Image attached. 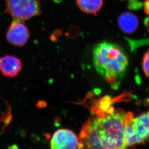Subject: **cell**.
Masks as SVG:
<instances>
[{
  "instance_id": "cell-15",
  "label": "cell",
  "mask_w": 149,
  "mask_h": 149,
  "mask_svg": "<svg viewBox=\"0 0 149 149\" xmlns=\"http://www.w3.org/2000/svg\"><path fill=\"white\" fill-rule=\"evenodd\" d=\"M122 1H125V0H122Z\"/></svg>"
},
{
  "instance_id": "cell-13",
  "label": "cell",
  "mask_w": 149,
  "mask_h": 149,
  "mask_svg": "<svg viewBox=\"0 0 149 149\" xmlns=\"http://www.w3.org/2000/svg\"><path fill=\"white\" fill-rule=\"evenodd\" d=\"M144 24H145V27L149 30V17H147L145 18L144 20Z\"/></svg>"
},
{
  "instance_id": "cell-8",
  "label": "cell",
  "mask_w": 149,
  "mask_h": 149,
  "mask_svg": "<svg viewBox=\"0 0 149 149\" xmlns=\"http://www.w3.org/2000/svg\"><path fill=\"white\" fill-rule=\"evenodd\" d=\"M118 22L120 28L123 32L127 34H131L138 28L139 20L136 15L128 12H125L119 15Z\"/></svg>"
},
{
  "instance_id": "cell-14",
  "label": "cell",
  "mask_w": 149,
  "mask_h": 149,
  "mask_svg": "<svg viewBox=\"0 0 149 149\" xmlns=\"http://www.w3.org/2000/svg\"><path fill=\"white\" fill-rule=\"evenodd\" d=\"M8 149H19L18 148V147L17 146V145H13L9 147Z\"/></svg>"
},
{
  "instance_id": "cell-7",
  "label": "cell",
  "mask_w": 149,
  "mask_h": 149,
  "mask_svg": "<svg viewBox=\"0 0 149 149\" xmlns=\"http://www.w3.org/2000/svg\"><path fill=\"white\" fill-rule=\"evenodd\" d=\"M20 59L14 55H6L0 58V72L8 78L17 77L22 68Z\"/></svg>"
},
{
  "instance_id": "cell-12",
  "label": "cell",
  "mask_w": 149,
  "mask_h": 149,
  "mask_svg": "<svg viewBox=\"0 0 149 149\" xmlns=\"http://www.w3.org/2000/svg\"><path fill=\"white\" fill-rule=\"evenodd\" d=\"M144 11L147 15H149V0H145L143 3Z\"/></svg>"
},
{
  "instance_id": "cell-5",
  "label": "cell",
  "mask_w": 149,
  "mask_h": 149,
  "mask_svg": "<svg viewBox=\"0 0 149 149\" xmlns=\"http://www.w3.org/2000/svg\"><path fill=\"white\" fill-rule=\"evenodd\" d=\"M30 36L29 29L22 21L14 20L9 26L6 37L9 44L21 47L27 43Z\"/></svg>"
},
{
  "instance_id": "cell-1",
  "label": "cell",
  "mask_w": 149,
  "mask_h": 149,
  "mask_svg": "<svg viewBox=\"0 0 149 149\" xmlns=\"http://www.w3.org/2000/svg\"><path fill=\"white\" fill-rule=\"evenodd\" d=\"M93 116L83 125L78 149H127L125 138V113L110 106L106 110L93 107Z\"/></svg>"
},
{
  "instance_id": "cell-11",
  "label": "cell",
  "mask_w": 149,
  "mask_h": 149,
  "mask_svg": "<svg viewBox=\"0 0 149 149\" xmlns=\"http://www.w3.org/2000/svg\"><path fill=\"white\" fill-rule=\"evenodd\" d=\"M142 68L145 75L149 78V49L147 51L142 60Z\"/></svg>"
},
{
  "instance_id": "cell-2",
  "label": "cell",
  "mask_w": 149,
  "mask_h": 149,
  "mask_svg": "<svg viewBox=\"0 0 149 149\" xmlns=\"http://www.w3.org/2000/svg\"><path fill=\"white\" fill-rule=\"evenodd\" d=\"M93 58L96 70L102 77L112 74L122 78L128 66V58L122 48L106 41L95 46Z\"/></svg>"
},
{
  "instance_id": "cell-3",
  "label": "cell",
  "mask_w": 149,
  "mask_h": 149,
  "mask_svg": "<svg viewBox=\"0 0 149 149\" xmlns=\"http://www.w3.org/2000/svg\"><path fill=\"white\" fill-rule=\"evenodd\" d=\"M125 138L127 147L149 141V110L136 117L131 112L126 113Z\"/></svg>"
},
{
  "instance_id": "cell-9",
  "label": "cell",
  "mask_w": 149,
  "mask_h": 149,
  "mask_svg": "<svg viewBox=\"0 0 149 149\" xmlns=\"http://www.w3.org/2000/svg\"><path fill=\"white\" fill-rule=\"evenodd\" d=\"M76 3L82 11L95 15L102 7L103 0H76Z\"/></svg>"
},
{
  "instance_id": "cell-4",
  "label": "cell",
  "mask_w": 149,
  "mask_h": 149,
  "mask_svg": "<svg viewBox=\"0 0 149 149\" xmlns=\"http://www.w3.org/2000/svg\"><path fill=\"white\" fill-rule=\"evenodd\" d=\"M4 12L14 20H27L42 14L40 0H5Z\"/></svg>"
},
{
  "instance_id": "cell-6",
  "label": "cell",
  "mask_w": 149,
  "mask_h": 149,
  "mask_svg": "<svg viewBox=\"0 0 149 149\" xmlns=\"http://www.w3.org/2000/svg\"><path fill=\"white\" fill-rule=\"evenodd\" d=\"M78 146V137L70 130H58L51 139V149H77Z\"/></svg>"
},
{
  "instance_id": "cell-10",
  "label": "cell",
  "mask_w": 149,
  "mask_h": 149,
  "mask_svg": "<svg viewBox=\"0 0 149 149\" xmlns=\"http://www.w3.org/2000/svg\"><path fill=\"white\" fill-rule=\"evenodd\" d=\"M143 3L141 0H128L127 7L130 10L136 11L142 7Z\"/></svg>"
}]
</instances>
